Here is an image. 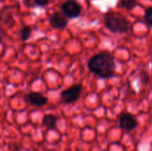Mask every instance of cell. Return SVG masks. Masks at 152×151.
Returning a JSON list of instances; mask_svg holds the SVG:
<instances>
[{
    "label": "cell",
    "instance_id": "10",
    "mask_svg": "<svg viewBox=\"0 0 152 151\" xmlns=\"http://www.w3.org/2000/svg\"><path fill=\"white\" fill-rule=\"evenodd\" d=\"M137 5V0H120V6L127 9L132 10Z\"/></svg>",
    "mask_w": 152,
    "mask_h": 151
},
{
    "label": "cell",
    "instance_id": "11",
    "mask_svg": "<svg viewBox=\"0 0 152 151\" xmlns=\"http://www.w3.org/2000/svg\"><path fill=\"white\" fill-rule=\"evenodd\" d=\"M139 79H140V82L142 85L144 86H147L150 83V75L147 71H144V70H142L139 74Z\"/></svg>",
    "mask_w": 152,
    "mask_h": 151
},
{
    "label": "cell",
    "instance_id": "2",
    "mask_svg": "<svg viewBox=\"0 0 152 151\" xmlns=\"http://www.w3.org/2000/svg\"><path fill=\"white\" fill-rule=\"evenodd\" d=\"M104 25L112 33L124 34L126 33L130 28L128 20L120 14H108L103 19Z\"/></svg>",
    "mask_w": 152,
    "mask_h": 151
},
{
    "label": "cell",
    "instance_id": "13",
    "mask_svg": "<svg viewBox=\"0 0 152 151\" xmlns=\"http://www.w3.org/2000/svg\"><path fill=\"white\" fill-rule=\"evenodd\" d=\"M8 13H9V12H7V13H6L5 17H2V16H1V19H0V20H3L4 24L7 25L9 28H11V27L13 25V23H14V20H13V18H12V13L9 15V17H7V16H8Z\"/></svg>",
    "mask_w": 152,
    "mask_h": 151
},
{
    "label": "cell",
    "instance_id": "14",
    "mask_svg": "<svg viewBox=\"0 0 152 151\" xmlns=\"http://www.w3.org/2000/svg\"><path fill=\"white\" fill-rule=\"evenodd\" d=\"M36 4V5H39V6H45L48 2L49 0H33Z\"/></svg>",
    "mask_w": 152,
    "mask_h": 151
},
{
    "label": "cell",
    "instance_id": "16",
    "mask_svg": "<svg viewBox=\"0 0 152 151\" xmlns=\"http://www.w3.org/2000/svg\"><path fill=\"white\" fill-rule=\"evenodd\" d=\"M151 147H152V142H151Z\"/></svg>",
    "mask_w": 152,
    "mask_h": 151
},
{
    "label": "cell",
    "instance_id": "7",
    "mask_svg": "<svg viewBox=\"0 0 152 151\" xmlns=\"http://www.w3.org/2000/svg\"><path fill=\"white\" fill-rule=\"evenodd\" d=\"M25 100L29 104L36 106V107H43L48 101L47 98L44 94L38 92H30L25 96Z\"/></svg>",
    "mask_w": 152,
    "mask_h": 151
},
{
    "label": "cell",
    "instance_id": "1",
    "mask_svg": "<svg viewBox=\"0 0 152 151\" xmlns=\"http://www.w3.org/2000/svg\"><path fill=\"white\" fill-rule=\"evenodd\" d=\"M88 69L100 78H110L115 76L116 62L113 55L108 52L97 53L90 58Z\"/></svg>",
    "mask_w": 152,
    "mask_h": 151
},
{
    "label": "cell",
    "instance_id": "3",
    "mask_svg": "<svg viewBox=\"0 0 152 151\" xmlns=\"http://www.w3.org/2000/svg\"><path fill=\"white\" fill-rule=\"evenodd\" d=\"M82 91H83V86L81 84L74 85L71 87L64 90L61 93V99L66 104L74 103L79 99V97L82 93Z\"/></svg>",
    "mask_w": 152,
    "mask_h": 151
},
{
    "label": "cell",
    "instance_id": "12",
    "mask_svg": "<svg viewBox=\"0 0 152 151\" xmlns=\"http://www.w3.org/2000/svg\"><path fill=\"white\" fill-rule=\"evenodd\" d=\"M144 20L146 24L150 27H152V6L149 7L144 13Z\"/></svg>",
    "mask_w": 152,
    "mask_h": 151
},
{
    "label": "cell",
    "instance_id": "9",
    "mask_svg": "<svg viewBox=\"0 0 152 151\" xmlns=\"http://www.w3.org/2000/svg\"><path fill=\"white\" fill-rule=\"evenodd\" d=\"M31 33H32V29L30 27L28 26H24L21 29H20V38L23 42L27 41L30 36H31Z\"/></svg>",
    "mask_w": 152,
    "mask_h": 151
},
{
    "label": "cell",
    "instance_id": "15",
    "mask_svg": "<svg viewBox=\"0 0 152 151\" xmlns=\"http://www.w3.org/2000/svg\"><path fill=\"white\" fill-rule=\"evenodd\" d=\"M5 36V32H4V30L3 29V28H0V44L2 43V41H3V38H4V36Z\"/></svg>",
    "mask_w": 152,
    "mask_h": 151
},
{
    "label": "cell",
    "instance_id": "6",
    "mask_svg": "<svg viewBox=\"0 0 152 151\" xmlns=\"http://www.w3.org/2000/svg\"><path fill=\"white\" fill-rule=\"evenodd\" d=\"M49 22L52 28L56 29H62L68 25V18L62 12H54L49 18Z\"/></svg>",
    "mask_w": 152,
    "mask_h": 151
},
{
    "label": "cell",
    "instance_id": "4",
    "mask_svg": "<svg viewBox=\"0 0 152 151\" xmlns=\"http://www.w3.org/2000/svg\"><path fill=\"white\" fill-rule=\"evenodd\" d=\"M82 7L80 4L76 0H67L61 4V12L67 17L70 19L80 16Z\"/></svg>",
    "mask_w": 152,
    "mask_h": 151
},
{
    "label": "cell",
    "instance_id": "5",
    "mask_svg": "<svg viewBox=\"0 0 152 151\" xmlns=\"http://www.w3.org/2000/svg\"><path fill=\"white\" fill-rule=\"evenodd\" d=\"M118 123L119 128L126 132H132L138 125V122L136 118L128 112L121 113L118 116Z\"/></svg>",
    "mask_w": 152,
    "mask_h": 151
},
{
    "label": "cell",
    "instance_id": "8",
    "mask_svg": "<svg viewBox=\"0 0 152 151\" xmlns=\"http://www.w3.org/2000/svg\"><path fill=\"white\" fill-rule=\"evenodd\" d=\"M57 117L53 116V115H49L46 114L44 116L43 120H42V125L47 128L48 130L51 129H55L56 128V123H57Z\"/></svg>",
    "mask_w": 152,
    "mask_h": 151
}]
</instances>
